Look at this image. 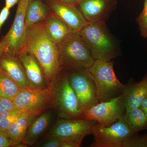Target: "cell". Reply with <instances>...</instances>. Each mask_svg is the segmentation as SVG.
Instances as JSON below:
<instances>
[{
	"label": "cell",
	"mask_w": 147,
	"mask_h": 147,
	"mask_svg": "<svg viewBox=\"0 0 147 147\" xmlns=\"http://www.w3.org/2000/svg\"><path fill=\"white\" fill-rule=\"evenodd\" d=\"M35 57L47 84L52 82L61 68L57 45L47 34L43 22L27 27L24 48Z\"/></svg>",
	"instance_id": "obj_1"
},
{
	"label": "cell",
	"mask_w": 147,
	"mask_h": 147,
	"mask_svg": "<svg viewBox=\"0 0 147 147\" xmlns=\"http://www.w3.org/2000/svg\"><path fill=\"white\" fill-rule=\"evenodd\" d=\"M79 34L94 61H111L119 56L117 43L105 22L89 23Z\"/></svg>",
	"instance_id": "obj_2"
},
{
	"label": "cell",
	"mask_w": 147,
	"mask_h": 147,
	"mask_svg": "<svg viewBox=\"0 0 147 147\" xmlns=\"http://www.w3.org/2000/svg\"><path fill=\"white\" fill-rule=\"evenodd\" d=\"M87 70L94 82L98 102L110 100L123 94L126 85L122 84L117 78L114 62L94 61Z\"/></svg>",
	"instance_id": "obj_3"
},
{
	"label": "cell",
	"mask_w": 147,
	"mask_h": 147,
	"mask_svg": "<svg viewBox=\"0 0 147 147\" xmlns=\"http://www.w3.org/2000/svg\"><path fill=\"white\" fill-rule=\"evenodd\" d=\"M57 47L61 67L88 69L94 62L79 32H71Z\"/></svg>",
	"instance_id": "obj_4"
},
{
	"label": "cell",
	"mask_w": 147,
	"mask_h": 147,
	"mask_svg": "<svg viewBox=\"0 0 147 147\" xmlns=\"http://www.w3.org/2000/svg\"><path fill=\"white\" fill-rule=\"evenodd\" d=\"M94 137L91 147H128L138 136L130 129L122 115L118 120L110 126L96 123L93 128Z\"/></svg>",
	"instance_id": "obj_5"
},
{
	"label": "cell",
	"mask_w": 147,
	"mask_h": 147,
	"mask_svg": "<svg viewBox=\"0 0 147 147\" xmlns=\"http://www.w3.org/2000/svg\"><path fill=\"white\" fill-rule=\"evenodd\" d=\"M96 122L81 119L61 118L50 131V137L73 142L80 147L83 139L92 134Z\"/></svg>",
	"instance_id": "obj_6"
},
{
	"label": "cell",
	"mask_w": 147,
	"mask_h": 147,
	"mask_svg": "<svg viewBox=\"0 0 147 147\" xmlns=\"http://www.w3.org/2000/svg\"><path fill=\"white\" fill-rule=\"evenodd\" d=\"M13 101L16 108L37 116L54 105L53 89L51 86L44 89H22Z\"/></svg>",
	"instance_id": "obj_7"
},
{
	"label": "cell",
	"mask_w": 147,
	"mask_h": 147,
	"mask_svg": "<svg viewBox=\"0 0 147 147\" xmlns=\"http://www.w3.org/2000/svg\"><path fill=\"white\" fill-rule=\"evenodd\" d=\"M71 69L73 71L68 75L69 80L78 98L83 115L85 111L98 102L95 85L87 69Z\"/></svg>",
	"instance_id": "obj_8"
},
{
	"label": "cell",
	"mask_w": 147,
	"mask_h": 147,
	"mask_svg": "<svg viewBox=\"0 0 147 147\" xmlns=\"http://www.w3.org/2000/svg\"><path fill=\"white\" fill-rule=\"evenodd\" d=\"M54 91V104L61 118L83 119L76 94L71 88L68 75L64 76Z\"/></svg>",
	"instance_id": "obj_9"
},
{
	"label": "cell",
	"mask_w": 147,
	"mask_h": 147,
	"mask_svg": "<svg viewBox=\"0 0 147 147\" xmlns=\"http://www.w3.org/2000/svg\"><path fill=\"white\" fill-rule=\"evenodd\" d=\"M125 113L123 94L110 100L98 102L83 114V119L108 126L117 121Z\"/></svg>",
	"instance_id": "obj_10"
},
{
	"label": "cell",
	"mask_w": 147,
	"mask_h": 147,
	"mask_svg": "<svg viewBox=\"0 0 147 147\" xmlns=\"http://www.w3.org/2000/svg\"><path fill=\"white\" fill-rule=\"evenodd\" d=\"M30 0H19L15 18L7 33L4 37L7 43V50L17 55L26 47L27 27L25 13Z\"/></svg>",
	"instance_id": "obj_11"
},
{
	"label": "cell",
	"mask_w": 147,
	"mask_h": 147,
	"mask_svg": "<svg viewBox=\"0 0 147 147\" xmlns=\"http://www.w3.org/2000/svg\"><path fill=\"white\" fill-rule=\"evenodd\" d=\"M49 5L53 13L64 22L71 32H79L89 24L76 5L50 0Z\"/></svg>",
	"instance_id": "obj_12"
},
{
	"label": "cell",
	"mask_w": 147,
	"mask_h": 147,
	"mask_svg": "<svg viewBox=\"0 0 147 147\" xmlns=\"http://www.w3.org/2000/svg\"><path fill=\"white\" fill-rule=\"evenodd\" d=\"M89 23L105 22L116 7L115 0H81L76 5Z\"/></svg>",
	"instance_id": "obj_13"
},
{
	"label": "cell",
	"mask_w": 147,
	"mask_h": 147,
	"mask_svg": "<svg viewBox=\"0 0 147 147\" xmlns=\"http://www.w3.org/2000/svg\"><path fill=\"white\" fill-rule=\"evenodd\" d=\"M17 57L24 69L29 82V87L32 89H44L47 82L41 67L31 53L24 49L17 54Z\"/></svg>",
	"instance_id": "obj_14"
},
{
	"label": "cell",
	"mask_w": 147,
	"mask_h": 147,
	"mask_svg": "<svg viewBox=\"0 0 147 147\" xmlns=\"http://www.w3.org/2000/svg\"><path fill=\"white\" fill-rule=\"evenodd\" d=\"M0 67L22 88L29 87L26 74L17 55L6 50L0 57Z\"/></svg>",
	"instance_id": "obj_15"
},
{
	"label": "cell",
	"mask_w": 147,
	"mask_h": 147,
	"mask_svg": "<svg viewBox=\"0 0 147 147\" xmlns=\"http://www.w3.org/2000/svg\"><path fill=\"white\" fill-rule=\"evenodd\" d=\"M147 96V73L139 83L126 86L123 94L125 112L139 108Z\"/></svg>",
	"instance_id": "obj_16"
},
{
	"label": "cell",
	"mask_w": 147,
	"mask_h": 147,
	"mask_svg": "<svg viewBox=\"0 0 147 147\" xmlns=\"http://www.w3.org/2000/svg\"><path fill=\"white\" fill-rule=\"evenodd\" d=\"M43 24L47 34L57 45L71 32L66 24L54 13H50Z\"/></svg>",
	"instance_id": "obj_17"
},
{
	"label": "cell",
	"mask_w": 147,
	"mask_h": 147,
	"mask_svg": "<svg viewBox=\"0 0 147 147\" xmlns=\"http://www.w3.org/2000/svg\"><path fill=\"white\" fill-rule=\"evenodd\" d=\"M35 116L34 114L27 112L20 116L11 125L6 135L10 140L12 145H18L23 142L29 126Z\"/></svg>",
	"instance_id": "obj_18"
},
{
	"label": "cell",
	"mask_w": 147,
	"mask_h": 147,
	"mask_svg": "<svg viewBox=\"0 0 147 147\" xmlns=\"http://www.w3.org/2000/svg\"><path fill=\"white\" fill-rule=\"evenodd\" d=\"M50 9L40 0H30L25 13L27 27L44 22L50 14Z\"/></svg>",
	"instance_id": "obj_19"
},
{
	"label": "cell",
	"mask_w": 147,
	"mask_h": 147,
	"mask_svg": "<svg viewBox=\"0 0 147 147\" xmlns=\"http://www.w3.org/2000/svg\"><path fill=\"white\" fill-rule=\"evenodd\" d=\"M52 117V113L48 111L42 114L35 120H34L29 126L22 143L27 145L34 144L47 128Z\"/></svg>",
	"instance_id": "obj_20"
},
{
	"label": "cell",
	"mask_w": 147,
	"mask_h": 147,
	"mask_svg": "<svg viewBox=\"0 0 147 147\" xmlns=\"http://www.w3.org/2000/svg\"><path fill=\"white\" fill-rule=\"evenodd\" d=\"M124 119L130 129L135 133L147 129V118L140 108H136L125 112Z\"/></svg>",
	"instance_id": "obj_21"
},
{
	"label": "cell",
	"mask_w": 147,
	"mask_h": 147,
	"mask_svg": "<svg viewBox=\"0 0 147 147\" xmlns=\"http://www.w3.org/2000/svg\"><path fill=\"white\" fill-rule=\"evenodd\" d=\"M22 89L5 71L1 69L0 70V97L13 100Z\"/></svg>",
	"instance_id": "obj_22"
},
{
	"label": "cell",
	"mask_w": 147,
	"mask_h": 147,
	"mask_svg": "<svg viewBox=\"0 0 147 147\" xmlns=\"http://www.w3.org/2000/svg\"><path fill=\"white\" fill-rule=\"evenodd\" d=\"M27 112L26 110L16 108L0 115V133L6 135L12 124L20 116Z\"/></svg>",
	"instance_id": "obj_23"
},
{
	"label": "cell",
	"mask_w": 147,
	"mask_h": 147,
	"mask_svg": "<svg viewBox=\"0 0 147 147\" xmlns=\"http://www.w3.org/2000/svg\"><path fill=\"white\" fill-rule=\"evenodd\" d=\"M136 20L139 26L141 36L147 38V0H144L143 10Z\"/></svg>",
	"instance_id": "obj_24"
},
{
	"label": "cell",
	"mask_w": 147,
	"mask_h": 147,
	"mask_svg": "<svg viewBox=\"0 0 147 147\" xmlns=\"http://www.w3.org/2000/svg\"><path fill=\"white\" fill-rule=\"evenodd\" d=\"M16 108L13 100L0 97V115Z\"/></svg>",
	"instance_id": "obj_25"
},
{
	"label": "cell",
	"mask_w": 147,
	"mask_h": 147,
	"mask_svg": "<svg viewBox=\"0 0 147 147\" xmlns=\"http://www.w3.org/2000/svg\"><path fill=\"white\" fill-rule=\"evenodd\" d=\"M128 147H147V133L143 136L138 135L129 143Z\"/></svg>",
	"instance_id": "obj_26"
},
{
	"label": "cell",
	"mask_w": 147,
	"mask_h": 147,
	"mask_svg": "<svg viewBox=\"0 0 147 147\" xmlns=\"http://www.w3.org/2000/svg\"><path fill=\"white\" fill-rule=\"evenodd\" d=\"M51 138V137H50ZM63 141L56 138H51L48 141L44 142L41 145L43 147H62Z\"/></svg>",
	"instance_id": "obj_27"
},
{
	"label": "cell",
	"mask_w": 147,
	"mask_h": 147,
	"mask_svg": "<svg viewBox=\"0 0 147 147\" xmlns=\"http://www.w3.org/2000/svg\"><path fill=\"white\" fill-rule=\"evenodd\" d=\"M10 9L5 6L0 12V32L3 25L7 20L10 13Z\"/></svg>",
	"instance_id": "obj_28"
},
{
	"label": "cell",
	"mask_w": 147,
	"mask_h": 147,
	"mask_svg": "<svg viewBox=\"0 0 147 147\" xmlns=\"http://www.w3.org/2000/svg\"><path fill=\"white\" fill-rule=\"evenodd\" d=\"M12 145L11 142L5 134L0 133V147H7Z\"/></svg>",
	"instance_id": "obj_29"
},
{
	"label": "cell",
	"mask_w": 147,
	"mask_h": 147,
	"mask_svg": "<svg viewBox=\"0 0 147 147\" xmlns=\"http://www.w3.org/2000/svg\"><path fill=\"white\" fill-rule=\"evenodd\" d=\"M7 49V43L4 37L0 42V57Z\"/></svg>",
	"instance_id": "obj_30"
},
{
	"label": "cell",
	"mask_w": 147,
	"mask_h": 147,
	"mask_svg": "<svg viewBox=\"0 0 147 147\" xmlns=\"http://www.w3.org/2000/svg\"><path fill=\"white\" fill-rule=\"evenodd\" d=\"M139 108L144 112L147 118V96L142 101Z\"/></svg>",
	"instance_id": "obj_31"
},
{
	"label": "cell",
	"mask_w": 147,
	"mask_h": 147,
	"mask_svg": "<svg viewBox=\"0 0 147 147\" xmlns=\"http://www.w3.org/2000/svg\"><path fill=\"white\" fill-rule=\"evenodd\" d=\"M19 0H5V6L10 9L18 3Z\"/></svg>",
	"instance_id": "obj_32"
},
{
	"label": "cell",
	"mask_w": 147,
	"mask_h": 147,
	"mask_svg": "<svg viewBox=\"0 0 147 147\" xmlns=\"http://www.w3.org/2000/svg\"><path fill=\"white\" fill-rule=\"evenodd\" d=\"M63 2L69 3L73 4L76 5L78 3V0H59Z\"/></svg>",
	"instance_id": "obj_33"
},
{
	"label": "cell",
	"mask_w": 147,
	"mask_h": 147,
	"mask_svg": "<svg viewBox=\"0 0 147 147\" xmlns=\"http://www.w3.org/2000/svg\"><path fill=\"white\" fill-rule=\"evenodd\" d=\"M81 1V0H78V2L79 1Z\"/></svg>",
	"instance_id": "obj_34"
},
{
	"label": "cell",
	"mask_w": 147,
	"mask_h": 147,
	"mask_svg": "<svg viewBox=\"0 0 147 147\" xmlns=\"http://www.w3.org/2000/svg\"><path fill=\"white\" fill-rule=\"evenodd\" d=\"M1 67H0V70H1Z\"/></svg>",
	"instance_id": "obj_35"
}]
</instances>
